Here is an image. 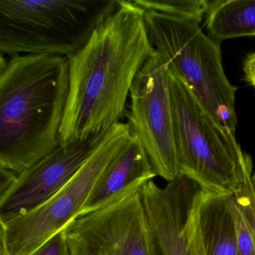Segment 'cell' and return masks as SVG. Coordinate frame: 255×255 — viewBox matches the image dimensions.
Segmentation results:
<instances>
[{
    "instance_id": "cell-15",
    "label": "cell",
    "mask_w": 255,
    "mask_h": 255,
    "mask_svg": "<svg viewBox=\"0 0 255 255\" xmlns=\"http://www.w3.org/2000/svg\"><path fill=\"white\" fill-rule=\"evenodd\" d=\"M144 9L153 10L199 23L205 17L209 0H134Z\"/></svg>"
},
{
    "instance_id": "cell-13",
    "label": "cell",
    "mask_w": 255,
    "mask_h": 255,
    "mask_svg": "<svg viewBox=\"0 0 255 255\" xmlns=\"http://www.w3.org/2000/svg\"><path fill=\"white\" fill-rule=\"evenodd\" d=\"M204 24L207 35L219 44L255 36V0H209Z\"/></svg>"
},
{
    "instance_id": "cell-14",
    "label": "cell",
    "mask_w": 255,
    "mask_h": 255,
    "mask_svg": "<svg viewBox=\"0 0 255 255\" xmlns=\"http://www.w3.org/2000/svg\"><path fill=\"white\" fill-rule=\"evenodd\" d=\"M235 222L240 255H255V174L253 164L245 172L243 184L228 196Z\"/></svg>"
},
{
    "instance_id": "cell-5",
    "label": "cell",
    "mask_w": 255,
    "mask_h": 255,
    "mask_svg": "<svg viewBox=\"0 0 255 255\" xmlns=\"http://www.w3.org/2000/svg\"><path fill=\"white\" fill-rule=\"evenodd\" d=\"M113 0H0L5 56H68L81 48Z\"/></svg>"
},
{
    "instance_id": "cell-4",
    "label": "cell",
    "mask_w": 255,
    "mask_h": 255,
    "mask_svg": "<svg viewBox=\"0 0 255 255\" xmlns=\"http://www.w3.org/2000/svg\"><path fill=\"white\" fill-rule=\"evenodd\" d=\"M144 10L150 42L168 69L187 85L222 128L235 135L237 89L225 75L220 44L196 22Z\"/></svg>"
},
{
    "instance_id": "cell-2",
    "label": "cell",
    "mask_w": 255,
    "mask_h": 255,
    "mask_svg": "<svg viewBox=\"0 0 255 255\" xmlns=\"http://www.w3.org/2000/svg\"><path fill=\"white\" fill-rule=\"evenodd\" d=\"M0 63V168L21 174L60 145L67 57L17 55Z\"/></svg>"
},
{
    "instance_id": "cell-1",
    "label": "cell",
    "mask_w": 255,
    "mask_h": 255,
    "mask_svg": "<svg viewBox=\"0 0 255 255\" xmlns=\"http://www.w3.org/2000/svg\"><path fill=\"white\" fill-rule=\"evenodd\" d=\"M144 12L134 0H113L86 44L67 57L69 89L60 145L106 133L125 116L132 82L156 53Z\"/></svg>"
},
{
    "instance_id": "cell-6",
    "label": "cell",
    "mask_w": 255,
    "mask_h": 255,
    "mask_svg": "<svg viewBox=\"0 0 255 255\" xmlns=\"http://www.w3.org/2000/svg\"><path fill=\"white\" fill-rule=\"evenodd\" d=\"M130 138L128 125L116 124L72 180L56 195L26 214L0 219L1 255H31L76 220L101 174Z\"/></svg>"
},
{
    "instance_id": "cell-8",
    "label": "cell",
    "mask_w": 255,
    "mask_h": 255,
    "mask_svg": "<svg viewBox=\"0 0 255 255\" xmlns=\"http://www.w3.org/2000/svg\"><path fill=\"white\" fill-rule=\"evenodd\" d=\"M141 189L69 224L71 255H156Z\"/></svg>"
},
{
    "instance_id": "cell-3",
    "label": "cell",
    "mask_w": 255,
    "mask_h": 255,
    "mask_svg": "<svg viewBox=\"0 0 255 255\" xmlns=\"http://www.w3.org/2000/svg\"><path fill=\"white\" fill-rule=\"evenodd\" d=\"M176 155L180 174L204 192L234 195L252 158L222 128L178 75L168 68Z\"/></svg>"
},
{
    "instance_id": "cell-11",
    "label": "cell",
    "mask_w": 255,
    "mask_h": 255,
    "mask_svg": "<svg viewBox=\"0 0 255 255\" xmlns=\"http://www.w3.org/2000/svg\"><path fill=\"white\" fill-rule=\"evenodd\" d=\"M156 176L142 144L136 137L131 135L128 144L101 174L80 216L108 207L141 189Z\"/></svg>"
},
{
    "instance_id": "cell-12",
    "label": "cell",
    "mask_w": 255,
    "mask_h": 255,
    "mask_svg": "<svg viewBox=\"0 0 255 255\" xmlns=\"http://www.w3.org/2000/svg\"><path fill=\"white\" fill-rule=\"evenodd\" d=\"M199 224L205 255H240L228 196L204 192Z\"/></svg>"
},
{
    "instance_id": "cell-7",
    "label": "cell",
    "mask_w": 255,
    "mask_h": 255,
    "mask_svg": "<svg viewBox=\"0 0 255 255\" xmlns=\"http://www.w3.org/2000/svg\"><path fill=\"white\" fill-rule=\"evenodd\" d=\"M125 117L132 136L142 144L156 175L167 181L180 175L173 128L168 66L156 53L135 76Z\"/></svg>"
},
{
    "instance_id": "cell-16",
    "label": "cell",
    "mask_w": 255,
    "mask_h": 255,
    "mask_svg": "<svg viewBox=\"0 0 255 255\" xmlns=\"http://www.w3.org/2000/svg\"><path fill=\"white\" fill-rule=\"evenodd\" d=\"M31 255H71L64 230L49 239Z\"/></svg>"
},
{
    "instance_id": "cell-17",
    "label": "cell",
    "mask_w": 255,
    "mask_h": 255,
    "mask_svg": "<svg viewBox=\"0 0 255 255\" xmlns=\"http://www.w3.org/2000/svg\"><path fill=\"white\" fill-rule=\"evenodd\" d=\"M244 80L255 89V52L249 53L243 60Z\"/></svg>"
},
{
    "instance_id": "cell-10",
    "label": "cell",
    "mask_w": 255,
    "mask_h": 255,
    "mask_svg": "<svg viewBox=\"0 0 255 255\" xmlns=\"http://www.w3.org/2000/svg\"><path fill=\"white\" fill-rule=\"evenodd\" d=\"M106 133L59 145L18 174L11 186L0 194V219L26 214L56 195L72 180Z\"/></svg>"
},
{
    "instance_id": "cell-9",
    "label": "cell",
    "mask_w": 255,
    "mask_h": 255,
    "mask_svg": "<svg viewBox=\"0 0 255 255\" xmlns=\"http://www.w3.org/2000/svg\"><path fill=\"white\" fill-rule=\"evenodd\" d=\"M156 255H205L199 224L204 191L183 174L160 187L141 189Z\"/></svg>"
}]
</instances>
